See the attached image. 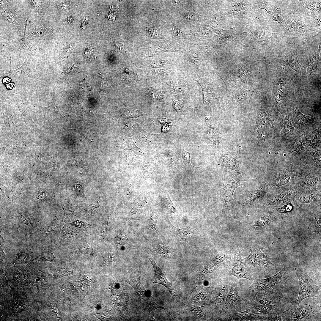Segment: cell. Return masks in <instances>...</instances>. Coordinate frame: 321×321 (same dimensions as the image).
<instances>
[{"mask_svg":"<svg viewBox=\"0 0 321 321\" xmlns=\"http://www.w3.org/2000/svg\"><path fill=\"white\" fill-rule=\"evenodd\" d=\"M303 177H295L294 183L300 185L301 187L308 189H316L321 190V172H309L304 175Z\"/></svg>","mask_w":321,"mask_h":321,"instance_id":"30bf717a","label":"cell"},{"mask_svg":"<svg viewBox=\"0 0 321 321\" xmlns=\"http://www.w3.org/2000/svg\"><path fill=\"white\" fill-rule=\"evenodd\" d=\"M282 60L284 65L290 67L297 73H300L302 68L297 60L296 50L290 51L285 56H282Z\"/></svg>","mask_w":321,"mask_h":321,"instance_id":"d6986e66","label":"cell"},{"mask_svg":"<svg viewBox=\"0 0 321 321\" xmlns=\"http://www.w3.org/2000/svg\"><path fill=\"white\" fill-rule=\"evenodd\" d=\"M183 158L189 164H191L190 153L186 151H184L182 153Z\"/></svg>","mask_w":321,"mask_h":321,"instance_id":"bcb514c9","label":"cell"},{"mask_svg":"<svg viewBox=\"0 0 321 321\" xmlns=\"http://www.w3.org/2000/svg\"><path fill=\"white\" fill-rule=\"evenodd\" d=\"M148 258L153 266L155 274V278L153 283L161 284L169 289L171 286L170 283L152 257L149 255Z\"/></svg>","mask_w":321,"mask_h":321,"instance_id":"ffe728a7","label":"cell"},{"mask_svg":"<svg viewBox=\"0 0 321 321\" xmlns=\"http://www.w3.org/2000/svg\"><path fill=\"white\" fill-rule=\"evenodd\" d=\"M123 277L125 281L133 287L145 306H147L154 299L149 292L146 290L142 284L137 268H132L124 275Z\"/></svg>","mask_w":321,"mask_h":321,"instance_id":"52a82bcc","label":"cell"},{"mask_svg":"<svg viewBox=\"0 0 321 321\" xmlns=\"http://www.w3.org/2000/svg\"><path fill=\"white\" fill-rule=\"evenodd\" d=\"M171 94H183L185 92L183 84L177 81H170L168 82Z\"/></svg>","mask_w":321,"mask_h":321,"instance_id":"f1b7e54d","label":"cell"},{"mask_svg":"<svg viewBox=\"0 0 321 321\" xmlns=\"http://www.w3.org/2000/svg\"><path fill=\"white\" fill-rule=\"evenodd\" d=\"M296 275L298 278L299 287V295L296 302L297 303H299L306 298H314L317 294L319 288L315 282L309 276L305 269L298 270Z\"/></svg>","mask_w":321,"mask_h":321,"instance_id":"8992f818","label":"cell"},{"mask_svg":"<svg viewBox=\"0 0 321 321\" xmlns=\"http://www.w3.org/2000/svg\"><path fill=\"white\" fill-rule=\"evenodd\" d=\"M183 101V99L178 100H173V102L171 104L173 108L178 113L183 108L182 103Z\"/></svg>","mask_w":321,"mask_h":321,"instance_id":"60d3db41","label":"cell"},{"mask_svg":"<svg viewBox=\"0 0 321 321\" xmlns=\"http://www.w3.org/2000/svg\"><path fill=\"white\" fill-rule=\"evenodd\" d=\"M272 188L268 183L260 185L250 193L246 198L244 205H252L265 199Z\"/></svg>","mask_w":321,"mask_h":321,"instance_id":"8fae6325","label":"cell"},{"mask_svg":"<svg viewBox=\"0 0 321 321\" xmlns=\"http://www.w3.org/2000/svg\"><path fill=\"white\" fill-rule=\"evenodd\" d=\"M294 115L299 122L303 123H307L311 119L310 116H306L302 114L298 107L295 108Z\"/></svg>","mask_w":321,"mask_h":321,"instance_id":"836d02e7","label":"cell"},{"mask_svg":"<svg viewBox=\"0 0 321 321\" xmlns=\"http://www.w3.org/2000/svg\"><path fill=\"white\" fill-rule=\"evenodd\" d=\"M270 216L268 214H263L258 218L254 227L257 228L261 227L269 224L270 221Z\"/></svg>","mask_w":321,"mask_h":321,"instance_id":"1f68e13d","label":"cell"},{"mask_svg":"<svg viewBox=\"0 0 321 321\" xmlns=\"http://www.w3.org/2000/svg\"><path fill=\"white\" fill-rule=\"evenodd\" d=\"M321 214L317 216L310 222V225L311 230L316 234L320 235Z\"/></svg>","mask_w":321,"mask_h":321,"instance_id":"d6a6232c","label":"cell"},{"mask_svg":"<svg viewBox=\"0 0 321 321\" xmlns=\"http://www.w3.org/2000/svg\"><path fill=\"white\" fill-rule=\"evenodd\" d=\"M309 138V135L305 134L301 136L297 141L295 140V142L297 144V147L295 150L289 153L295 151L296 152V155L301 150L305 149L309 146L312 145Z\"/></svg>","mask_w":321,"mask_h":321,"instance_id":"484cf974","label":"cell"},{"mask_svg":"<svg viewBox=\"0 0 321 321\" xmlns=\"http://www.w3.org/2000/svg\"><path fill=\"white\" fill-rule=\"evenodd\" d=\"M165 72V70L162 69L156 70L154 71L155 73L158 75H162L164 74Z\"/></svg>","mask_w":321,"mask_h":321,"instance_id":"681fc988","label":"cell"},{"mask_svg":"<svg viewBox=\"0 0 321 321\" xmlns=\"http://www.w3.org/2000/svg\"><path fill=\"white\" fill-rule=\"evenodd\" d=\"M81 86L83 89H89L90 88V84L89 81L87 79H84L82 82Z\"/></svg>","mask_w":321,"mask_h":321,"instance_id":"7dc6e473","label":"cell"},{"mask_svg":"<svg viewBox=\"0 0 321 321\" xmlns=\"http://www.w3.org/2000/svg\"><path fill=\"white\" fill-rule=\"evenodd\" d=\"M289 276L286 268L284 266L282 270L276 275L265 279H255L249 290L255 292H273L274 290L281 289Z\"/></svg>","mask_w":321,"mask_h":321,"instance_id":"277c9868","label":"cell"},{"mask_svg":"<svg viewBox=\"0 0 321 321\" xmlns=\"http://www.w3.org/2000/svg\"><path fill=\"white\" fill-rule=\"evenodd\" d=\"M276 187L270 191L263 206V208L272 205H284L294 200L298 189V184L293 183Z\"/></svg>","mask_w":321,"mask_h":321,"instance_id":"6da1fadb","label":"cell"},{"mask_svg":"<svg viewBox=\"0 0 321 321\" xmlns=\"http://www.w3.org/2000/svg\"><path fill=\"white\" fill-rule=\"evenodd\" d=\"M241 301L242 298L239 295L237 286L233 285L226 295V300L221 312L235 309L240 305Z\"/></svg>","mask_w":321,"mask_h":321,"instance_id":"9a60e30c","label":"cell"},{"mask_svg":"<svg viewBox=\"0 0 321 321\" xmlns=\"http://www.w3.org/2000/svg\"><path fill=\"white\" fill-rule=\"evenodd\" d=\"M221 160L222 165L225 168L236 171L238 174L245 172L242 166L241 159L237 153H226L222 156Z\"/></svg>","mask_w":321,"mask_h":321,"instance_id":"7c38bea8","label":"cell"},{"mask_svg":"<svg viewBox=\"0 0 321 321\" xmlns=\"http://www.w3.org/2000/svg\"><path fill=\"white\" fill-rule=\"evenodd\" d=\"M292 206L290 203L284 205L281 207L277 209V211L280 213H286L291 211Z\"/></svg>","mask_w":321,"mask_h":321,"instance_id":"ab89813d","label":"cell"},{"mask_svg":"<svg viewBox=\"0 0 321 321\" xmlns=\"http://www.w3.org/2000/svg\"><path fill=\"white\" fill-rule=\"evenodd\" d=\"M116 257V255L114 253H109L106 254L104 258L107 262H110L114 261Z\"/></svg>","mask_w":321,"mask_h":321,"instance_id":"7bdbcfd3","label":"cell"},{"mask_svg":"<svg viewBox=\"0 0 321 321\" xmlns=\"http://www.w3.org/2000/svg\"><path fill=\"white\" fill-rule=\"evenodd\" d=\"M100 197L94 202L88 206L84 210L85 212L89 214H91L92 211L94 209L98 208L99 207L100 205Z\"/></svg>","mask_w":321,"mask_h":321,"instance_id":"f35d334b","label":"cell"},{"mask_svg":"<svg viewBox=\"0 0 321 321\" xmlns=\"http://www.w3.org/2000/svg\"><path fill=\"white\" fill-rule=\"evenodd\" d=\"M296 204L300 205L309 203L314 204L321 202V190L308 189L301 186L298 188L295 197Z\"/></svg>","mask_w":321,"mask_h":321,"instance_id":"9c48e42d","label":"cell"},{"mask_svg":"<svg viewBox=\"0 0 321 321\" xmlns=\"http://www.w3.org/2000/svg\"><path fill=\"white\" fill-rule=\"evenodd\" d=\"M255 292L256 297L255 303L262 305H270L281 303L279 296L273 292Z\"/></svg>","mask_w":321,"mask_h":321,"instance_id":"e0dca14e","label":"cell"},{"mask_svg":"<svg viewBox=\"0 0 321 321\" xmlns=\"http://www.w3.org/2000/svg\"><path fill=\"white\" fill-rule=\"evenodd\" d=\"M27 255H26L25 253H21L18 255L17 256L16 261L20 262H25L27 259Z\"/></svg>","mask_w":321,"mask_h":321,"instance_id":"ee69618b","label":"cell"},{"mask_svg":"<svg viewBox=\"0 0 321 321\" xmlns=\"http://www.w3.org/2000/svg\"><path fill=\"white\" fill-rule=\"evenodd\" d=\"M310 172V169L308 166L290 165L281 168L272 173L268 183L271 188L274 186L280 187L286 185L291 178L302 175H305Z\"/></svg>","mask_w":321,"mask_h":321,"instance_id":"7a4b0ae2","label":"cell"},{"mask_svg":"<svg viewBox=\"0 0 321 321\" xmlns=\"http://www.w3.org/2000/svg\"><path fill=\"white\" fill-rule=\"evenodd\" d=\"M165 206L169 212L173 215H176L177 212L176 207L171 201L169 196L166 199Z\"/></svg>","mask_w":321,"mask_h":321,"instance_id":"e575fe53","label":"cell"},{"mask_svg":"<svg viewBox=\"0 0 321 321\" xmlns=\"http://www.w3.org/2000/svg\"><path fill=\"white\" fill-rule=\"evenodd\" d=\"M170 229L175 240L181 245L186 244L195 237V234L191 227L179 228L170 224Z\"/></svg>","mask_w":321,"mask_h":321,"instance_id":"4fadbf2b","label":"cell"},{"mask_svg":"<svg viewBox=\"0 0 321 321\" xmlns=\"http://www.w3.org/2000/svg\"><path fill=\"white\" fill-rule=\"evenodd\" d=\"M121 166H123L133 164L137 162L139 158L136 155L129 154L125 152H121L120 153Z\"/></svg>","mask_w":321,"mask_h":321,"instance_id":"4316f807","label":"cell"},{"mask_svg":"<svg viewBox=\"0 0 321 321\" xmlns=\"http://www.w3.org/2000/svg\"><path fill=\"white\" fill-rule=\"evenodd\" d=\"M27 21V19H26V21L25 26V27L24 30V35H23V37L22 38V39H24L25 38V34H26V29Z\"/></svg>","mask_w":321,"mask_h":321,"instance_id":"816d5d0a","label":"cell"},{"mask_svg":"<svg viewBox=\"0 0 321 321\" xmlns=\"http://www.w3.org/2000/svg\"><path fill=\"white\" fill-rule=\"evenodd\" d=\"M224 180L223 194L222 215H227L232 211L235 201L233 198L236 188L240 185L238 178L234 176L230 170L224 167L223 170Z\"/></svg>","mask_w":321,"mask_h":321,"instance_id":"3957f363","label":"cell"},{"mask_svg":"<svg viewBox=\"0 0 321 321\" xmlns=\"http://www.w3.org/2000/svg\"><path fill=\"white\" fill-rule=\"evenodd\" d=\"M47 30V29L46 27H42L36 29L33 32L32 34H33L36 36H38L39 34L40 35H42V34H44L45 32H46Z\"/></svg>","mask_w":321,"mask_h":321,"instance_id":"f6af8a7d","label":"cell"},{"mask_svg":"<svg viewBox=\"0 0 321 321\" xmlns=\"http://www.w3.org/2000/svg\"><path fill=\"white\" fill-rule=\"evenodd\" d=\"M250 309L244 312L236 313L234 315L230 317L228 319L230 320H246L258 318L259 317L253 315L250 312Z\"/></svg>","mask_w":321,"mask_h":321,"instance_id":"83f0119b","label":"cell"},{"mask_svg":"<svg viewBox=\"0 0 321 321\" xmlns=\"http://www.w3.org/2000/svg\"><path fill=\"white\" fill-rule=\"evenodd\" d=\"M317 310L312 305L299 303L291 306L281 314L282 321H308L315 320Z\"/></svg>","mask_w":321,"mask_h":321,"instance_id":"5b68a950","label":"cell"},{"mask_svg":"<svg viewBox=\"0 0 321 321\" xmlns=\"http://www.w3.org/2000/svg\"><path fill=\"white\" fill-rule=\"evenodd\" d=\"M115 144L117 147L126 150H131L137 155L141 156L145 155V153L129 137L125 136L120 137L116 141Z\"/></svg>","mask_w":321,"mask_h":321,"instance_id":"ac0fdd59","label":"cell"},{"mask_svg":"<svg viewBox=\"0 0 321 321\" xmlns=\"http://www.w3.org/2000/svg\"><path fill=\"white\" fill-rule=\"evenodd\" d=\"M154 250L157 253L165 257L172 255L176 252L174 249L161 242H158L156 244Z\"/></svg>","mask_w":321,"mask_h":321,"instance_id":"cb8c5ba5","label":"cell"},{"mask_svg":"<svg viewBox=\"0 0 321 321\" xmlns=\"http://www.w3.org/2000/svg\"><path fill=\"white\" fill-rule=\"evenodd\" d=\"M29 49L30 51L33 52H36L39 50V48L34 46L30 47Z\"/></svg>","mask_w":321,"mask_h":321,"instance_id":"f907efd6","label":"cell"},{"mask_svg":"<svg viewBox=\"0 0 321 321\" xmlns=\"http://www.w3.org/2000/svg\"><path fill=\"white\" fill-rule=\"evenodd\" d=\"M206 133L211 141L215 144L219 142L220 136L219 131L213 122L206 119Z\"/></svg>","mask_w":321,"mask_h":321,"instance_id":"603a6c76","label":"cell"},{"mask_svg":"<svg viewBox=\"0 0 321 321\" xmlns=\"http://www.w3.org/2000/svg\"><path fill=\"white\" fill-rule=\"evenodd\" d=\"M167 26L168 27L169 29L171 32L174 35H175L177 36H179L181 35L182 33L181 31H180L179 29L176 28L174 26L171 25L166 24Z\"/></svg>","mask_w":321,"mask_h":321,"instance_id":"b9f144b4","label":"cell"},{"mask_svg":"<svg viewBox=\"0 0 321 321\" xmlns=\"http://www.w3.org/2000/svg\"><path fill=\"white\" fill-rule=\"evenodd\" d=\"M251 251L248 256L242 259L246 264L262 270H269L275 268V265L271 261L276 258H272L265 256L258 246L253 248Z\"/></svg>","mask_w":321,"mask_h":321,"instance_id":"ba28073f","label":"cell"},{"mask_svg":"<svg viewBox=\"0 0 321 321\" xmlns=\"http://www.w3.org/2000/svg\"><path fill=\"white\" fill-rule=\"evenodd\" d=\"M241 257V254L239 251L236 259L233 263L230 274L236 277L238 280L240 278H244L252 281V279L246 263L243 262Z\"/></svg>","mask_w":321,"mask_h":321,"instance_id":"5bb4252c","label":"cell"},{"mask_svg":"<svg viewBox=\"0 0 321 321\" xmlns=\"http://www.w3.org/2000/svg\"><path fill=\"white\" fill-rule=\"evenodd\" d=\"M282 133L287 136H290L295 134L297 130L293 126L289 115L286 116L281 125Z\"/></svg>","mask_w":321,"mask_h":321,"instance_id":"d4e9b609","label":"cell"},{"mask_svg":"<svg viewBox=\"0 0 321 321\" xmlns=\"http://www.w3.org/2000/svg\"><path fill=\"white\" fill-rule=\"evenodd\" d=\"M320 154V148H318L315 146L308 151L307 155L308 163L316 166L320 172H321V169Z\"/></svg>","mask_w":321,"mask_h":321,"instance_id":"44dd1931","label":"cell"},{"mask_svg":"<svg viewBox=\"0 0 321 321\" xmlns=\"http://www.w3.org/2000/svg\"><path fill=\"white\" fill-rule=\"evenodd\" d=\"M139 116L138 112L133 110L128 109L123 111L122 116L124 118H129Z\"/></svg>","mask_w":321,"mask_h":321,"instance_id":"8d00e7d4","label":"cell"},{"mask_svg":"<svg viewBox=\"0 0 321 321\" xmlns=\"http://www.w3.org/2000/svg\"><path fill=\"white\" fill-rule=\"evenodd\" d=\"M229 252H221L215 255L206 265L204 270V272L210 273L216 268L226 259Z\"/></svg>","mask_w":321,"mask_h":321,"instance_id":"7402d4cb","label":"cell"},{"mask_svg":"<svg viewBox=\"0 0 321 321\" xmlns=\"http://www.w3.org/2000/svg\"><path fill=\"white\" fill-rule=\"evenodd\" d=\"M185 60L197 64L199 61L198 54L195 52H189L185 56Z\"/></svg>","mask_w":321,"mask_h":321,"instance_id":"d590c367","label":"cell"},{"mask_svg":"<svg viewBox=\"0 0 321 321\" xmlns=\"http://www.w3.org/2000/svg\"><path fill=\"white\" fill-rule=\"evenodd\" d=\"M117 243L120 245H123L127 242L128 238L126 234L124 232H120L117 235L116 237Z\"/></svg>","mask_w":321,"mask_h":321,"instance_id":"74e56055","label":"cell"},{"mask_svg":"<svg viewBox=\"0 0 321 321\" xmlns=\"http://www.w3.org/2000/svg\"><path fill=\"white\" fill-rule=\"evenodd\" d=\"M158 218L155 215H152L148 222L147 225L150 230L157 236L160 235V233L157 226V221Z\"/></svg>","mask_w":321,"mask_h":321,"instance_id":"f546056e","label":"cell"},{"mask_svg":"<svg viewBox=\"0 0 321 321\" xmlns=\"http://www.w3.org/2000/svg\"><path fill=\"white\" fill-rule=\"evenodd\" d=\"M160 135L152 134L142 129H138L133 136L136 143L144 146H150L158 141Z\"/></svg>","mask_w":321,"mask_h":321,"instance_id":"2e32d148","label":"cell"},{"mask_svg":"<svg viewBox=\"0 0 321 321\" xmlns=\"http://www.w3.org/2000/svg\"><path fill=\"white\" fill-rule=\"evenodd\" d=\"M319 58V56L316 55L309 61L305 67V70L308 73L311 75L315 72Z\"/></svg>","mask_w":321,"mask_h":321,"instance_id":"4dcf8cb0","label":"cell"},{"mask_svg":"<svg viewBox=\"0 0 321 321\" xmlns=\"http://www.w3.org/2000/svg\"><path fill=\"white\" fill-rule=\"evenodd\" d=\"M148 32L149 35L151 37H154L156 35V31L155 29L152 28L149 29H148Z\"/></svg>","mask_w":321,"mask_h":321,"instance_id":"c3c4849f","label":"cell"}]
</instances>
